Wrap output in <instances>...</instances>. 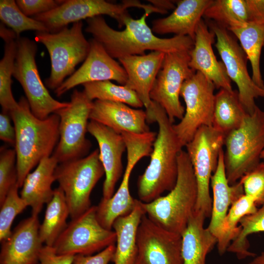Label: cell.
Returning <instances> with one entry per match:
<instances>
[{
	"label": "cell",
	"mask_w": 264,
	"mask_h": 264,
	"mask_svg": "<svg viewBox=\"0 0 264 264\" xmlns=\"http://www.w3.org/2000/svg\"><path fill=\"white\" fill-rule=\"evenodd\" d=\"M152 12L145 11L142 17L133 19L129 14L124 19L125 28L117 31L111 28L102 16L87 20L85 31L104 47L113 59L132 55H144L146 50L169 53L190 51L194 40L188 36H175L161 38L155 36L146 23V20Z\"/></svg>",
	"instance_id": "6da1fadb"
},
{
	"label": "cell",
	"mask_w": 264,
	"mask_h": 264,
	"mask_svg": "<svg viewBox=\"0 0 264 264\" xmlns=\"http://www.w3.org/2000/svg\"><path fill=\"white\" fill-rule=\"evenodd\" d=\"M146 112L147 123L155 122L158 127L149 164L137 181L139 200L149 203L175 187L178 175V156L183 146L174 130L173 123L162 107L152 101Z\"/></svg>",
	"instance_id": "7a4b0ae2"
},
{
	"label": "cell",
	"mask_w": 264,
	"mask_h": 264,
	"mask_svg": "<svg viewBox=\"0 0 264 264\" xmlns=\"http://www.w3.org/2000/svg\"><path fill=\"white\" fill-rule=\"evenodd\" d=\"M9 114L16 132L17 184L22 188L32 169L53 154L60 138V117L53 113L44 119L37 118L24 97L20 98Z\"/></svg>",
	"instance_id": "3957f363"
},
{
	"label": "cell",
	"mask_w": 264,
	"mask_h": 264,
	"mask_svg": "<svg viewBox=\"0 0 264 264\" xmlns=\"http://www.w3.org/2000/svg\"><path fill=\"white\" fill-rule=\"evenodd\" d=\"M176 184L166 196L149 203L142 202L147 216L164 228L181 235L195 210L198 187L191 162L186 151L178 156Z\"/></svg>",
	"instance_id": "277c9868"
},
{
	"label": "cell",
	"mask_w": 264,
	"mask_h": 264,
	"mask_svg": "<svg viewBox=\"0 0 264 264\" xmlns=\"http://www.w3.org/2000/svg\"><path fill=\"white\" fill-rule=\"evenodd\" d=\"M224 164L227 179L233 185L261 162L264 151V111L258 106L236 129L225 136Z\"/></svg>",
	"instance_id": "5b68a950"
},
{
	"label": "cell",
	"mask_w": 264,
	"mask_h": 264,
	"mask_svg": "<svg viewBox=\"0 0 264 264\" xmlns=\"http://www.w3.org/2000/svg\"><path fill=\"white\" fill-rule=\"evenodd\" d=\"M83 22L73 23L55 33L36 32L35 40L47 49L51 61V73L45 85L56 89L71 75L77 65L87 58L90 48L89 42L83 33Z\"/></svg>",
	"instance_id": "8992f818"
},
{
	"label": "cell",
	"mask_w": 264,
	"mask_h": 264,
	"mask_svg": "<svg viewBox=\"0 0 264 264\" xmlns=\"http://www.w3.org/2000/svg\"><path fill=\"white\" fill-rule=\"evenodd\" d=\"M104 174L98 149L85 157L59 163L56 181L64 193L71 220L91 206V193Z\"/></svg>",
	"instance_id": "52a82bcc"
},
{
	"label": "cell",
	"mask_w": 264,
	"mask_h": 264,
	"mask_svg": "<svg viewBox=\"0 0 264 264\" xmlns=\"http://www.w3.org/2000/svg\"><path fill=\"white\" fill-rule=\"evenodd\" d=\"M225 136L212 126H202L185 146L191 162L198 187L195 211L210 218L212 198L210 193L211 177L215 172Z\"/></svg>",
	"instance_id": "ba28073f"
},
{
	"label": "cell",
	"mask_w": 264,
	"mask_h": 264,
	"mask_svg": "<svg viewBox=\"0 0 264 264\" xmlns=\"http://www.w3.org/2000/svg\"><path fill=\"white\" fill-rule=\"evenodd\" d=\"M69 103L54 113L60 117V138L53 155L59 163L83 157L90 147L86 134L93 101L75 89Z\"/></svg>",
	"instance_id": "9c48e42d"
},
{
	"label": "cell",
	"mask_w": 264,
	"mask_h": 264,
	"mask_svg": "<svg viewBox=\"0 0 264 264\" xmlns=\"http://www.w3.org/2000/svg\"><path fill=\"white\" fill-rule=\"evenodd\" d=\"M17 52L13 77L20 83L31 110L37 118L44 119L69 105L49 94L43 83L35 61L36 43L27 37L17 38Z\"/></svg>",
	"instance_id": "30bf717a"
},
{
	"label": "cell",
	"mask_w": 264,
	"mask_h": 264,
	"mask_svg": "<svg viewBox=\"0 0 264 264\" xmlns=\"http://www.w3.org/2000/svg\"><path fill=\"white\" fill-rule=\"evenodd\" d=\"M215 87L203 74L196 71L183 83L180 96L186 108L179 122L174 130L184 147L190 142L202 126H212L215 105Z\"/></svg>",
	"instance_id": "8fae6325"
},
{
	"label": "cell",
	"mask_w": 264,
	"mask_h": 264,
	"mask_svg": "<svg viewBox=\"0 0 264 264\" xmlns=\"http://www.w3.org/2000/svg\"><path fill=\"white\" fill-rule=\"evenodd\" d=\"M209 28L214 33L215 44L227 75L236 84L240 100L246 112L252 114L257 106L255 100L264 98V89L258 86L250 76L247 68V56L236 37L227 29L207 21Z\"/></svg>",
	"instance_id": "7c38bea8"
},
{
	"label": "cell",
	"mask_w": 264,
	"mask_h": 264,
	"mask_svg": "<svg viewBox=\"0 0 264 264\" xmlns=\"http://www.w3.org/2000/svg\"><path fill=\"white\" fill-rule=\"evenodd\" d=\"M115 232L103 227L96 216V206H91L71 220L53 247L60 255H90L115 244Z\"/></svg>",
	"instance_id": "4fadbf2b"
},
{
	"label": "cell",
	"mask_w": 264,
	"mask_h": 264,
	"mask_svg": "<svg viewBox=\"0 0 264 264\" xmlns=\"http://www.w3.org/2000/svg\"><path fill=\"white\" fill-rule=\"evenodd\" d=\"M189 51L165 54L162 67L150 92V98L165 110L170 120H180L185 108L180 100V90L184 81L196 71L189 65Z\"/></svg>",
	"instance_id": "5bb4252c"
},
{
	"label": "cell",
	"mask_w": 264,
	"mask_h": 264,
	"mask_svg": "<svg viewBox=\"0 0 264 264\" xmlns=\"http://www.w3.org/2000/svg\"><path fill=\"white\" fill-rule=\"evenodd\" d=\"M141 2L137 0H123L113 3L104 0H67L55 9L33 16L43 22L50 33L57 32L70 23L82 21L96 16L106 15L114 19L121 28L124 19L129 15L127 9L140 8Z\"/></svg>",
	"instance_id": "9a60e30c"
},
{
	"label": "cell",
	"mask_w": 264,
	"mask_h": 264,
	"mask_svg": "<svg viewBox=\"0 0 264 264\" xmlns=\"http://www.w3.org/2000/svg\"><path fill=\"white\" fill-rule=\"evenodd\" d=\"M181 245V235L164 228L145 214L137 229L133 264H183Z\"/></svg>",
	"instance_id": "2e32d148"
},
{
	"label": "cell",
	"mask_w": 264,
	"mask_h": 264,
	"mask_svg": "<svg viewBox=\"0 0 264 264\" xmlns=\"http://www.w3.org/2000/svg\"><path fill=\"white\" fill-rule=\"evenodd\" d=\"M89 42V51L82 65L54 90L58 97L87 83L114 80L122 85L126 83L127 75L124 67L98 42L94 39Z\"/></svg>",
	"instance_id": "e0dca14e"
},
{
	"label": "cell",
	"mask_w": 264,
	"mask_h": 264,
	"mask_svg": "<svg viewBox=\"0 0 264 264\" xmlns=\"http://www.w3.org/2000/svg\"><path fill=\"white\" fill-rule=\"evenodd\" d=\"M88 132L97 141L99 157L105 171L103 198L107 199L114 194L115 186L123 172L122 157L126 150L121 134L93 120L88 124Z\"/></svg>",
	"instance_id": "ac0fdd59"
},
{
	"label": "cell",
	"mask_w": 264,
	"mask_h": 264,
	"mask_svg": "<svg viewBox=\"0 0 264 264\" xmlns=\"http://www.w3.org/2000/svg\"><path fill=\"white\" fill-rule=\"evenodd\" d=\"M38 216L21 221L10 236L0 242V264H38L43 247Z\"/></svg>",
	"instance_id": "d6986e66"
},
{
	"label": "cell",
	"mask_w": 264,
	"mask_h": 264,
	"mask_svg": "<svg viewBox=\"0 0 264 264\" xmlns=\"http://www.w3.org/2000/svg\"><path fill=\"white\" fill-rule=\"evenodd\" d=\"M215 38L214 33L202 19L196 31L193 47L189 51V65L211 81L216 88L232 90L225 66L222 61L217 60L213 51Z\"/></svg>",
	"instance_id": "ffe728a7"
},
{
	"label": "cell",
	"mask_w": 264,
	"mask_h": 264,
	"mask_svg": "<svg viewBox=\"0 0 264 264\" xmlns=\"http://www.w3.org/2000/svg\"><path fill=\"white\" fill-rule=\"evenodd\" d=\"M89 119L120 134L123 132L143 133L150 131L146 111L131 108L120 102L94 100Z\"/></svg>",
	"instance_id": "44dd1931"
},
{
	"label": "cell",
	"mask_w": 264,
	"mask_h": 264,
	"mask_svg": "<svg viewBox=\"0 0 264 264\" xmlns=\"http://www.w3.org/2000/svg\"><path fill=\"white\" fill-rule=\"evenodd\" d=\"M165 55L164 52L153 51L148 54L132 55L118 59L127 75L125 86L136 92L146 109L152 102L150 92Z\"/></svg>",
	"instance_id": "7402d4cb"
},
{
	"label": "cell",
	"mask_w": 264,
	"mask_h": 264,
	"mask_svg": "<svg viewBox=\"0 0 264 264\" xmlns=\"http://www.w3.org/2000/svg\"><path fill=\"white\" fill-rule=\"evenodd\" d=\"M229 30L249 23H264V0H213L203 17Z\"/></svg>",
	"instance_id": "603a6c76"
},
{
	"label": "cell",
	"mask_w": 264,
	"mask_h": 264,
	"mask_svg": "<svg viewBox=\"0 0 264 264\" xmlns=\"http://www.w3.org/2000/svg\"><path fill=\"white\" fill-rule=\"evenodd\" d=\"M213 0H181L168 16L153 21L154 33L188 36L194 40L198 26Z\"/></svg>",
	"instance_id": "cb8c5ba5"
},
{
	"label": "cell",
	"mask_w": 264,
	"mask_h": 264,
	"mask_svg": "<svg viewBox=\"0 0 264 264\" xmlns=\"http://www.w3.org/2000/svg\"><path fill=\"white\" fill-rule=\"evenodd\" d=\"M127 154V164L119 187L110 198H102L96 206V216L99 223L109 230H111L116 219L132 211L138 200L131 195L129 181L132 171L141 156L134 150L129 151Z\"/></svg>",
	"instance_id": "d4e9b609"
},
{
	"label": "cell",
	"mask_w": 264,
	"mask_h": 264,
	"mask_svg": "<svg viewBox=\"0 0 264 264\" xmlns=\"http://www.w3.org/2000/svg\"><path fill=\"white\" fill-rule=\"evenodd\" d=\"M213 193L210 221L208 228L217 237L220 235L229 208L244 194L242 184L238 181L230 185L227 179L224 164V151L220 152L218 164L210 181Z\"/></svg>",
	"instance_id": "484cf974"
},
{
	"label": "cell",
	"mask_w": 264,
	"mask_h": 264,
	"mask_svg": "<svg viewBox=\"0 0 264 264\" xmlns=\"http://www.w3.org/2000/svg\"><path fill=\"white\" fill-rule=\"evenodd\" d=\"M59 163L52 154L42 159L26 176L20 196L31 207L32 215L38 216L44 205L53 197L52 185L56 181L55 173Z\"/></svg>",
	"instance_id": "4316f807"
},
{
	"label": "cell",
	"mask_w": 264,
	"mask_h": 264,
	"mask_svg": "<svg viewBox=\"0 0 264 264\" xmlns=\"http://www.w3.org/2000/svg\"><path fill=\"white\" fill-rule=\"evenodd\" d=\"M206 217L195 211L181 234V254L183 264H206L207 255L217 244V237L204 226Z\"/></svg>",
	"instance_id": "83f0119b"
},
{
	"label": "cell",
	"mask_w": 264,
	"mask_h": 264,
	"mask_svg": "<svg viewBox=\"0 0 264 264\" xmlns=\"http://www.w3.org/2000/svg\"><path fill=\"white\" fill-rule=\"evenodd\" d=\"M145 214L142 202L138 199L131 213L114 221L112 228L116 234V244L112 262L114 264H133L137 252V229Z\"/></svg>",
	"instance_id": "f1b7e54d"
},
{
	"label": "cell",
	"mask_w": 264,
	"mask_h": 264,
	"mask_svg": "<svg viewBox=\"0 0 264 264\" xmlns=\"http://www.w3.org/2000/svg\"><path fill=\"white\" fill-rule=\"evenodd\" d=\"M247 114L238 90L221 88L215 94L212 127L225 136L237 129Z\"/></svg>",
	"instance_id": "f546056e"
},
{
	"label": "cell",
	"mask_w": 264,
	"mask_h": 264,
	"mask_svg": "<svg viewBox=\"0 0 264 264\" xmlns=\"http://www.w3.org/2000/svg\"><path fill=\"white\" fill-rule=\"evenodd\" d=\"M0 36L5 43L4 55L0 61V104L2 111L9 113L18 104L11 89L18 38L12 29L6 28L3 24H0Z\"/></svg>",
	"instance_id": "4dcf8cb0"
},
{
	"label": "cell",
	"mask_w": 264,
	"mask_h": 264,
	"mask_svg": "<svg viewBox=\"0 0 264 264\" xmlns=\"http://www.w3.org/2000/svg\"><path fill=\"white\" fill-rule=\"evenodd\" d=\"M239 41L240 45L250 61L252 79L264 89V82L260 70V57L264 46V23H249L229 30Z\"/></svg>",
	"instance_id": "1f68e13d"
},
{
	"label": "cell",
	"mask_w": 264,
	"mask_h": 264,
	"mask_svg": "<svg viewBox=\"0 0 264 264\" xmlns=\"http://www.w3.org/2000/svg\"><path fill=\"white\" fill-rule=\"evenodd\" d=\"M69 215L64 193L58 187L54 189L53 197L47 203L44 219L40 225L39 236L43 243L53 246L66 227V220Z\"/></svg>",
	"instance_id": "d6a6232c"
},
{
	"label": "cell",
	"mask_w": 264,
	"mask_h": 264,
	"mask_svg": "<svg viewBox=\"0 0 264 264\" xmlns=\"http://www.w3.org/2000/svg\"><path fill=\"white\" fill-rule=\"evenodd\" d=\"M255 201L243 194L230 206L222 223L218 238L217 248L220 255L227 251L231 242L239 234L241 228L238 225L244 217L254 213L258 209Z\"/></svg>",
	"instance_id": "836d02e7"
},
{
	"label": "cell",
	"mask_w": 264,
	"mask_h": 264,
	"mask_svg": "<svg viewBox=\"0 0 264 264\" xmlns=\"http://www.w3.org/2000/svg\"><path fill=\"white\" fill-rule=\"evenodd\" d=\"M82 85L83 91L92 101L99 100L120 102L135 108L143 106L136 92L125 85H117L110 81L89 82Z\"/></svg>",
	"instance_id": "e575fe53"
},
{
	"label": "cell",
	"mask_w": 264,
	"mask_h": 264,
	"mask_svg": "<svg viewBox=\"0 0 264 264\" xmlns=\"http://www.w3.org/2000/svg\"><path fill=\"white\" fill-rule=\"evenodd\" d=\"M241 230L231 242L227 251L234 253L238 259H244L256 255L250 251L248 236L253 233L264 232V203L252 214L242 218L240 221Z\"/></svg>",
	"instance_id": "d590c367"
},
{
	"label": "cell",
	"mask_w": 264,
	"mask_h": 264,
	"mask_svg": "<svg viewBox=\"0 0 264 264\" xmlns=\"http://www.w3.org/2000/svg\"><path fill=\"white\" fill-rule=\"evenodd\" d=\"M0 19L4 24L10 27L16 33L18 38L24 31L49 32L43 22L26 16L18 7L15 0H0Z\"/></svg>",
	"instance_id": "8d00e7d4"
},
{
	"label": "cell",
	"mask_w": 264,
	"mask_h": 264,
	"mask_svg": "<svg viewBox=\"0 0 264 264\" xmlns=\"http://www.w3.org/2000/svg\"><path fill=\"white\" fill-rule=\"evenodd\" d=\"M17 184L8 193L2 203L0 204V242L7 239L11 235L12 224L16 217L28 205L18 194Z\"/></svg>",
	"instance_id": "74e56055"
},
{
	"label": "cell",
	"mask_w": 264,
	"mask_h": 264,
	"mask_svg": "<svg viewBox=\"0 0 264 264\" xmlns=\"http://www.w3.org/2000/svg\"><path fill=\"white\" fill-rule=\"evenodd\" d=\"M17 181L16 151L15 149L1 147L0 150V204L2 203L11 188L17 184Z\"/></svg>",
	"instance_id": "f35d334b"
},
{
	"label": "cell",
	"mask_w": 264,
	"mask_h": 264,
	"mask_svg": "<svg viewBox=\"0 0 264 264\" xmlns=\"http://www.w3.org/2000/svg\"><path fill=\"white\" fill-rule=\"evenodd\" d=\"M239 181L244 194L253 198L257 206L264 203V162H260Z\"/></svg>",
	"instance_id": "ab89813d"
},
{
	"label": "cell",
	"mask_w": 264,
	"mask_h": 264,
	"mask_svg": "<svg viewBox=\"0 0 264 264\" xmlns=\"http://www.w3.org/2000/svg\"><path fill=\"white\" fill-rule=\"evenodd\" d=\"M64 0H17L16 2L27 16H35L50 11L61 5Z\"/></svg>",
	"instance_id": "60d3db41"
},
{
	"label": "cell",
	"mask_w": 264,
	"mask_h": 264,
	"mask_svg": "<svg viewBox=\"0 0 264 264\" xmlns=\"http://www.w3.org/2000/svg\"><path fill=\"white\" fill-rule=\"evenodd\" d=\"M115 251V245H110L95 255L74 256L72 264H109L112 262Z\"/></svg>",
	"instance_id": "b9f144b4"
},
{
	"label": "cell",
	"mask_w": 264,
	"mask_h": 264,
	"mask_svg": "<svg viewBox=\"0 0 264 264\" xmlns=\"http://www.w3.org/2000/svg\"><path fill=\"white\" fill-rule=\"evenodd\" d=\"M73 255H60L53 246L44 245L39 256V264H72Z\"/></svg>",
	"instance_id": "7bdbcfd3"
},
{
	"label": "cell",
	"mask_w": 264,
	"mask_h": 264,
	"mask_svg": "<svg viewBox=\"0 0 264 264\" xmlns=\"http://www.w3.org/2000/svg\"><path fill=\"white\" fill-rule=\"evenodd\" d=\"M9 113L1 111L0 114V139L9 145L15 146L16 132L11 123Z\"/></svg>",
	"instance_id": "ee69618b"
},
{
	"label": "cell",
	"mask_w": 264,
	"mask_h": 264,
	"mask_svg": "<svg viewBox=\"0 0 264 264\" xmlns=\"http://www.w3.org/2000/svg\"><path fill=\"white\" fill-rule=\"evenodd\" d=\"M154 6L161 9L167 13L168 11L175 9V3L176 1L171 0H147Z\"/></svg>",
	"instance_id": "f6af8a7d"
},
{
	"label": "cell",
	"mask_w": 264,
	"mask_h": 264,
	"mask_svg": "<svg viewBox=\"0 0 264 264\" xmlns=\"http://www.w3.org/2000/svg\"><path fill=\"white\" fill-rule=\"evenodd\" d=\"M248 264H264V251L258 256H255Z\"/></svg>",
	"instance_id": "bcb514c9"
}]
</instances>
